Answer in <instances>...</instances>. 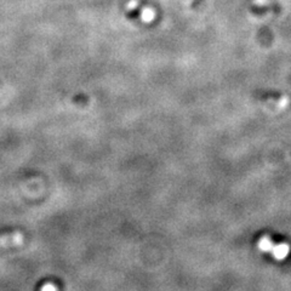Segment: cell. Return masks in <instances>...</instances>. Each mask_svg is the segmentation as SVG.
<instances>
[{
  "instance_id": "3",
  "label": "cell",
  "mask_w": 291,
  "mask_h": 291,
  "mask_svg": "<svg viewBox=\"0 0 291 291\" xmlns=\"http://www.w3.org/2000/svg\"><path fill=\"white\" fill-rule=\"evenodd\" d=\"M135 5H137V2H136V1H131L130 4H129V9H131V7H133V6H135Z\"/></svg>"
},
{
  "instance_id": "1",
  "label": "cell",
  "mask_w": 291,
  "mask_h": 291,
  "mask_svg": "<svg viewBox=\"0 0 291 291\" xmlns=\"http://www.w3.org/2000/svg\"><path fill=\"white\" fill-rule=\"evenodd\" d=\"M257 246H259V249L262 250V251L272 254L273 256H274V259L277 260L287 259L288 255H289L290 252V246L288 245V244H274L268 237H262V238H260Z\"/></svg>"
},
{
  "instance_id": "2",
  "label": "cell",
  "mask_w": 291,
  "mask_h": 291,
  "mask_svg": "<svg viewBox=\"0 0 291 291\" xmlns=\"http://www.w3.org/2000/svg\"><path fill=\"white\" fill-rule=\"evenodd\" d=\"M152 11L151 10H145V11H143V14H142V16H143V20H145V21H149V20H151V17H152Z\"/></svg>"
}]
</instances>
